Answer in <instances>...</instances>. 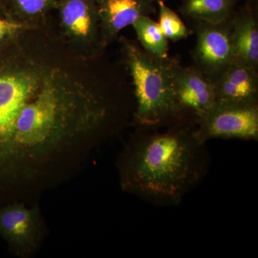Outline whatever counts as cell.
<instances>
[{
    "mask_svg": "<svg viewBox=\"0 0 258 258\" xmlns=\"http://www.w3.org/2000/svg\"><path fill=\"white\" fill-rule=\"evenodd\" d=\"M197 123L136 129L116 161L122 191L157 207H175L208 174L210 155Z\"/></svg>",
    "mask_w": 258,
    "mask_h": 258,
    "instance_id": "6da1fadb",
    "label": "cell"
},
{
    "mask_svg": "<svg viewBox=\"0 0 258 258\" xmlns=\"http://www.w3.org/2000/svg\"><path fill=\"white\" fill-rule=\"evenodd\" d=\"M119 42L135 101L132 125L135 129H158L185 121L173 92V68L178 60L153 55L125 37Z\"/></svg>",
    "mask_w": 258,
    "mask_h": 258,
    "instance_id": "7a4b0ae2",
    "label": "cell"
},
{
    "mask_svg": "<svg viewBox=\"0 0 258 258\" xmlns=\"http://www.w3.org/2000/svg\"><path fill=\"white\" fill-rule=\"evenodd\" d=\"M28 33L0 46V153L11 138L22 108L41 92L58 64L43 51L28 48Z\"/></svg>",
    "mask_w": 258,
    "mask_h": 258,
    "instance_id": "3957f363",
    "label": "cell"
},
{
    "mask_svg": "<svg viewBox=\"0 0 258 258\" xmlns=\"http://www.w3.org/2000/svg\"><path fill=\"white\" fill-rule=\"evenodd\" d=\"M55 10L62 41L74 57L91 61L103 55L96 0H57Z\"/></svg>",
    "mask_w": 258,
    "mask_h": 258,
    "instance_id": "277c9868",
    "label": "cell"
},
{
    "mask_svg": "<svg viewBox=\"0 0 258 258\" xmlns=\"http://www.w3.org/2000/svg\"><path fill=\"white\" fill-rule=\"evenodd\" d=\"M203 142L212 139L258 141V103L216 101L197 123Z\"/></svg>",
    "mask_w": 258,
    "mask_h": 258,
    "instance_id": "5b68a950",
    "label": "cell"
},
{
    "mask_svg": "<svg viewBox=\"0 0 258 258\" xmlns=\"http://www.w3.org/2000/svg\"><path fill=\"white\" fill-rule=\"evenodd\" d=\"M47 234V227L38 204L15 202L0 206V237L13 255L32 257Z\"/></svg>",
    "mask_w": 258,
    "mask_h": 258,
    "instance_id": "8992f818",
    "label": "cell"
},
{
    "mask_svg": "<svg viewBox=\"0 0 258 258\" xmlns=\"http://www.w3.org/2000/svg\"><path fill=\"white\" fill-rule=\"evenodd\" d=\"M231 18L220 23H195L196 45L191 53L193 66L214 83L234 61Z\"/></svg>",
    "mask_w": 258,
    "mask_h": 258,
    "instance_id": "52a82bcc",
    "label": "cell"
},
{
    "mask_svg": "<svg viewBox=\"0 0 258 258\" xmlns=\"http://www.w3.org/2000/svg\"><path fill=\"white\" fill-rule=\"evenodd\" d=\"M172 87L184 120L198 123L216 102L215 83L193 64L185 67L176 61L173 68Z\"/></svg>",
    "mask_w": 258,
    "mask_h": 258,
    "instance_id": "ba28073f",
    "label": "cell"
},
{
    "mask_svg": "<svg viewBox=\"0 0 258 258\" xmlns=\"http://www.w3.org/2000/svg\"><path fill=\"white\" fill-rule=\"evenodd\" d=\"M96 3L105 49L139 17L151 16L157 12L154 0H96Z\"/></svg>",
    "mask_w": 258,
    "mask_h": 258,
    "instance_id": "9c48e42d",
    "label": "cell"
},
{
    "mask_svg": "<svg viewBox=\"0 0 258 258\" xmlns=\"http://www.w3.org/2000/svg\"><path fill=\"white\" fill-rule=\"evenodd\" d=\"M231 23L234 61L258 69L257 7L244 3L235 10Z\"/></svg>",
    "mask_w": 258,
    "mask_h": 258,
    "instance_id": "30bf717a",
    "label": "cell"
},
{
    "mask_svg": "<svg viewBox=\"0 0 258 258\" xmlns=\"http://www.w3.org/2000/svg\"><path fill=\"white\" fill-rule=\"evenodd\" d=\"M215 88L216 101L258 103V69L233 61Z\"/></svg>",
    "mask_w": 258,
    "mask_h": 258,
    "instance_id": "8fae6325",
    "label": "cell"
},
{
    "mask_svg": "<svg viewBox=\"0 0 258 258\" xmlns=\"http://www.w3.org/2000/svg\"><path fill=\"white\" fill-rule=\"evenodd\" d=\"M57 0H0V13L32 29H42Z\"/></svg>",
    "mask_w": 258,
    "mask_h": 258,
    "instance_id": "7c38bea8",
    "label": "cell"
},
{
    "mask_svg": "<svg viewBox=\"0 0 258 258\" xmlns=\"http://www.w3.org/2000/svg\"><path fill=\"white\" fill-rule=\"evenodd\" d=\"M241 0H182L179 12L195 22L220 23L232 18Z\"/></svg>",
    "mask_w": 258,
    "mask_h": 258,
    "instance_id": "4fadbf2b",
    "label": "cell"
},
{
    "mask_svg": "<svg viewBox=\"0 0 258 258\" xmlns=\"http://www.w3.org/2000/svg\"><path fill=\"white\" fill-rule=\"evenodd\" d=\"M140 46L149 53L159 57H169L168 39L157 22L150 16H141L132 25Z\"/></svg>",
    "mask_w": 258,
    "mask_h": 258,
    "instance_id": "5bb4252c",
    "label": "cell"
},
{
    "mask_svg": "<svg viewBox=\"0 0 258 258\" xmlns=\"http://www.w3.org/2000/svg\"><path fill=\"white\" fill-rule=\"evenodd\" d=\"M156 3L159 14L158 23L168 40L179 41L187 38L194 33V31L186 26L177 13L166 5V2L158 0Z\"/></svg>",
    "mask_w": 258,
    "mask_h": 258,
    "instance_id": "9a60e30c",
    "label": "cell"
},
{
    "mask_svg": "<svg viewBox=\"0 0 258 258\" xmlns=\"http://www.w3.org/2000/svg\"><path fill=\"white\" fill-rule=\"evenodd\" d=\"M31 30L35 29L17 23L0 13V46L17 41Z\"/></svg>",
    "mask_w": 258,
    "mask_h": 258,
    "instance_id": "2e32d148",
    "label": "cell"
},
{
    "mask_svg": "<svg viewBox=\"0 0 258 258\" xmlns=\"http://www.w3.org/2000/svg\"><path fill=\"white\" fill-rule=\"evenodd\" d=\"M241 1H244L245 3H247V4H250L257 7L258 0H241Z\"/></svg>",
    "mask_w": 258,
    "mask_h": 258,
    "instance_id": "e0dca14e",
    "label": "cell"
},
{
    "mask_svg": "<svg viewBox=\"0 0 258 258\" xmlns=\"http://www.w3.org/2000/svg\"><path fill=\"white\" fill-rule=\"evenodd\" d=\"M154 1L157 2V1H158V0H154ZM162 1L166 2V0H162Z\"/></svg>",
    "mask_w": 258,
    "mask_h": 258,
    "instance_id": "ac0fdd59",
    "label": "cell"
}]
</instances>
